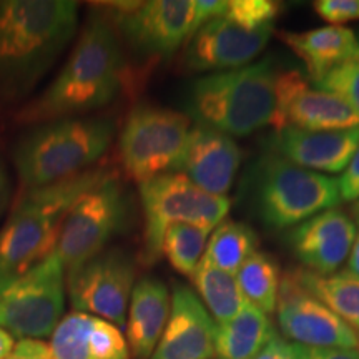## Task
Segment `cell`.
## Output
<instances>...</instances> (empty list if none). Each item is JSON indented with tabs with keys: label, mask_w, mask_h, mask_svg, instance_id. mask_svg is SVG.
<instances>
[{
	"label": "cell",
	"mask_w": 359,
	"mask_h": 359,
	"mask_svg": "<svg viewBox=\"0 0 359 359\" xmlns=\"http://www.w3.org/2000/svg\"><path fill=\"white\" fill-rule=\"evenodd\" d=\"M273 25L250 29L228 15L205 24L188 40L183 64L195 72H224L250 65L271 37Z\"/></svg>",
	"instance_id": "14"
},
{
	"label": "cell",
	"mask_w": 359,
	"mask_h": 359,
	"mask_svg": "<svg viewBox=\"0 0 359 359\" xmlns=\"http://www.w3.org/2000/svg\"><path fill=\"white\" fill-rule=\"evenodd\" d=\"M228 2L223 0H193V34L195 35L205 24L226 13Z\"/></svg>",
	"instance_id": "32"
},
{
	"label": "cell",
	"mask_w": 359,
	"mask_h": 359,
	"mask_svg": "<svg viewBox=\"0 0 359 359\" xmlns=\"http://www.w3.org/2000/svg\"><path fill=\"white\" fill-rule=\"evenodd\" d=\"M13 346H15V341L13 336L8 331L0 327V359H6L8 354L12 353Z\"/></svg>",
	"instance_id": "38"
},
{
	"label": "cell",
	"mask_w": 359,
	"mask_h": 359,
	"mask_svg": "<svg viewBox=\"0 0 359 359\" xmlns=\"http://www.w3.org/2000/svg\"><path fill=\"white\" fill-rule=\"evenodd\" d=\"M358 212H359V205H358Z\"/></svg>",
	"instance_id": "40"
},
{
	"label": "cell",
	"mask_w": 359,
	"mask_h": 359,
	"mask_svg": "<svg viewBox=\"0 0 359 359\" xmlns=\"http://www.w3.org/2000/svg\"><path fill=\"white\" fill-rule=\"evenodd\" d=\"M245 299L263 313H273L276 309L280 293V268L271 255L255 251L236 273Z\"/></svg>",
	"instance_id": "27"
},
{
	"label": "cell",
	"mask_w": 359,
	"mask_h": 359,
	"mask_svg": "<svg viewBox=\"0 0 359 359\" xmlns=\"http://www.w3.org/2000/svg\"><path fill=\"white\" fill-rule=\"evenodd\" d=\"M241 150L230 135L195 125L188 135L180 173L217 196H226L235 182Z\"/></svg>",
	"instance_id": "19"
},
{
	"label": "cell",
	"mask_w": 359,
	"mask_h": 359,
	"mask_svg": "<svg viewBox=\"0 0 359 359\" xmlns=\"http://www.w3.org/2000/svg\"><path fill=\"white\" fill-rule=\"evenodd\" d=\"M145 215L143 259L154 264L163 255V236L170 224L188 223L215 230L230 212L231 200L205 191L183 173H167L140 183Z\"/></svg>",
	"instance_id": "7"
},
{
	"label": "cell",
	"mask_w": 359,
	"mask_h": 359,
	"mask_svg": "<svg viewBox=\"0 0 359 359\" xmlns=\"http://www.w3.org/2000/svg\"><path fill=\"white\" fill-rule=\"evenodd\" d=\"M281 70L273 58L241 69L215 72L193 82L188 111L196 125L230 137H246L273 125L278 115Z\"/></svg>",
	"instance_id": "4"
},
{
	"label": "cell",
	"mask_w": 359,
	"mask_h": 359,
	"mask_svg": "<svg viewBox=\"0 0 359 359\" xmlns=\"http://www.w3.org/2000/svg\"><path fill=\"white\" fill-rule=\"evenodd\" d=\"M6 359H53L50 346L40 339H20Z\"/></svg>",
	"instance_id": "34"
},
{
	"label": "cell",
	"mask_w": 359,
	"mask_h": 359,
	"mask_svg": "<svg viewBox=\"0 0 359 359\" xmlns=\"http://www.w3.org/2000/svg\"><path fill=\"white\" fill-rule=\"evenodd\" d=\"M116 27L135 50L170 57L193 34V0L116 4Z\"/></svg>",
	"instance_id": "13"
},
{
	"label": "cell",
	"mask_w": 359,
	"mask_h": 359,
	"mask_svg": "<svg viewBox=\"0 0 359 359\" xmlns=\"http://www.w3.org/2000/svg\"><path fill=\"white\" fill-rule=\"evenodd\" d=\"M293 275L346 325L359 330V276L349 271L320 275L309 269H296Z\"/></svg>",
	"instance_id": "24"
},
{
	"label": "cell",
	"mask_w": 359,
	"mask_h": 359,
	"mask_svg": "<svg viewBox=\"0 0 359 359\" xmlns=\"http://www.w3.org/2000/svg\"><path fill=\"white\" fill-rule=\"evenodd\" d=\"M191 281L210 314H213L217 320V325L233 320L248 303L241 293L236 276L212 264L200 262L198 268L191 275Z\"/></svg>",
	"instance_id": "26"
},
{
	"label": "cell",
	"mask_w": 359,
	"mask_h": 359,
	"mask_svg": "<svg viewBox=\"0 0 359 359\" xmlns=\"http://www.w3.org/2000/svg\"><path fill=\"white\" fill-rule=\"evenodd\" d=\"M341 200L354 201L359 198V147L349 160L348 167L338 178Z\"/></svg>",
	"instance_id": "33"
},
{
	"label": "cell",
	"mask_w": 359,
	"mask_h": 359,
	"mask_svg": "<svg viewBox=\"0 0 359 359\" xmlns=\"http://www.w3.org/2000/svg\"><path fill=\"white\" fill-rule=\"evenodd\" d=\"M111 173L109 168H90L53 185L27 190L0 228V283L52 255L72 206Z\"/></svg>",
	"instance_id": "3"
},
{
	"label": "cell",
	"mask_w": 359,
	"mask_h": 359,
	"mask_svg": "<svg viewBox=\"0 0 359 359\" xmlns=\"http://www.w3.org/2000/svg\"><path fill=\"white\" fill-rule=\"evenodd\" d=\"M172 298L163 281L142 278L133 286L128 304L127 344L135 359H150L167 326Z\"/></svg>",
	"instance_id": "21"
},
{
	"label": "cell",
	"mask_w": 359,
	"mask_h": 359,
	"mask_svg": "<svg viewBox=\"0 0 359 359\" xmlns=\"http://www.w3.org/2000/svg\"><path fill=\"white\" fill-rule=\"evenodd\" d=\"M217 331L218 325L198 296L177 285L167 326L150 359H213Z\"/></svg>",
	"instance_id": "16"
},
{
	"label": "cell",
	"mask_w": 359,
	"mask_h": 359,
	"mask_svg": "<svg viewBox=\"0 0 359 359\" xmlns=\"http://www.w3.org/2000/svg\"><path fill=\"white\" fill-rule=\"evenodd\" d=\"M273 151L311 172H344L359 147V127L344 130H303L285 127L269 138Z\"/></svg>",
	"instance_id": "18"
},
{
	"label": "cell",
	"mask_w": 359,
	"mask_h": 359,
	"mask_svg": "<svg viewBox=\"0 0 359 359\" xmlns=\"http://www.w3.org/2000/svg\"><path fill=\"white\" fill-rule=\"evenodd\" d=\"M8 196H11V180H8L6 163L0 156V217H2L4 210L8 203Z\"/></svg>",
	"instance_id": "37"
},
{
	"label": "cell",
	"mask_w": 359,
	"mask_h": 359,
	"mask_svg": "<svg viewBox=\"0 0 359 359\" xmlns=\"http://www.w3.org/2000/svg\"><path fill=\"white\" fill-rule=\"evenodd\" d=\"M258 248V236L246 223L224 219L215 228L201 262L235 275Z\"/></svg>",
	"instance_id": "25"
},
{
	"label": "cell",
	"mask_w": 359,
	"mask_h": 359,
	"mask_svg": "<svg viewBox=\"0 0 359 359\" xmlns=\"http://www.w3.org/2000/svg\"><path fill=\"white\" fill-rule=\"evenodd\" d=\"M257 359H299V358H298V353H296L294 344H291L286 339L276 336V338L269 341L266 348L258 354Z\"/></svg>",
	"instance_id": "36"
},
{
	"label": "cell",
	"mask_w": 359,
	"mask_h": 359,
	"mask_svg": "<svg viewBox=\"0 0 359 359\" xmlns=\"http://www.w3.org/2000/svg\"><path fill=\"white\" fill-rule=\"evenodd\" d=\"M348 268H349V273H353V275L359 276V231L356 233V238H354L351 253H349Z\"/></svg>",
	"instance_id": "39"
},
{
	"label": "cell",
	"mask_w": 359,
	"mask_h": 359,
	"mask_svg": "<svg viewBox=\"0 0 359 359\" xmlns=\"http://www.w3.org/2000/svg\"><path fill=\"white\" fill-rule=\"evenodd\" d=\"M344 130L359 127V114L343 98L308 87L298 70H281L275 128Z\"/></svg>",
	"instance_id": "15"
},
{
	"label": "cell",
	"mask_w": 359,
	"mask_h": 359,
	"mask_svg": "<svg viewBox=\"0 0 359 359\" xmlns=\"http://www.w3.org/2000/svg\"><path fill=\"white\" fill-rule=\"evenodd\" d=\"M316 85L346 100L359 114V48L351 58L327 72Z\"/></svg>",
	"instance_id": "29"
},
{
	"label": "cell",
	"mask_w": 359,
	"mask_h": 359,
	"mask_svg": "<svg viewBox=\"0 0 359 359\" xmlns=\"http://www.w3.org/2000/svg\"><path fill=\"white\" fill-rule=\"evenodd\" d=\"M190 118L177 110L142 105L128 115L120 133V160L138 183L180 170L190 135Z\"/></svg>",
	"instance_id": "9"
},
{
	"label": "cell",
	"mask_w": 359,
	"mask_h": 359,
	"mask_svg": "<svg viewBox=\"0 0 359 359\" xmlns=\"http://www.w3.org/2000/svg\"><path fill=\"white\" fill-rule=\"evenodd\" d=\"M75 0H0V88L24 92L77 32Z\"/></svg>",
	"instance_id": "2"
},
{
	"label": "cell",
	"mask_w": 359,
	"mask_h": 359,
	"mask_svg": "<svg viewBox=\"0 0 359 359\" xmlns=\"http://www.w3.org/2000/svg\"><path fill=\"white\" fill-rule=\"evenodd\" d=\"M48 346L53 359H130L127 338L118 326L79 311L62 318Z\"/></svg>",
	"instance_id": "20"
},
{
	"label": "cell",
	"mask_w": 359,
	"mask_h": 359,
	"mask_svg": "<svg viewBox=\"0 0 359 359\" xmlns=\"http://www.w3.org/2000/svg\"><path fill=\"white\" fill-rule=\"evenodd\" d=\"M65 276L53 250L35 266L0 283V327L20 339L52 336L64 318Z\"/></svg>",
	"instance_id": "8"
},
{
	"label": "cell",
	"mask_w": 359,
	"mask_h": 359,
	"mask_svg": "<svg viewBox=\"0 0 359 359\" xmlns=\"http://www.w3.org/2000/svg\"><path fill=\"white\" fill-rule=\"evenodd\" d=\"M114 125L103 118H62L40 125L15 148V168L25 190L53 185L87 172L107 154Z\"/></svg>",
	"instance_id": "5"
},
{
	"label": "cell",
	"mask_w": 359,
	"mask_h": 359,
	"mask_svg": "<svg viewBox=\"0 0 359 359\" xmlns=\"http://www.w3.org/2000/svg\"><path fill=\"white\" fill-rule=\"evenodd\" d=\"M65 286L74 311L92 314L122 327L127 323L135 286V263L122 250H103L67 269Z\"/></svg>",
	"instance_id": "11"
},
{
	"label": "cell",
	"mask_w": 359,
	"mask_h": 359,
	"mask_svg": "<svg viewBox=\"0 0 359 359\" xmlns=\"http://www.w3.org/2000/svg\"><path fill=\"white\" fill-rule=\"evenodd\" d=\"M318 15L331 25L359 19V0H320L314 2Z\"/></svg>",
	"instance_id": "31"
},
{
	"label": "cell",
	"mask_w": 359,
	"mask_h": 359,
	"mask_svg": "<svg viewBox=\"0 0 359 359\" xmlns=\"http://www.w3.org/2000/svg\"><path fill=\"white\" fill-rule=\"evenodd\" d=\"M280 39L302 58L314 83L351 58L359 48L354 30L339 25H327L308 32H281Z\"/></svg>",
	"instance_id": "22"
},
{
	"label": "cell",
	"mask_w": 359,
	"mask_h": 359,
	"mask_svg": "<svg viewBox=\"0 0 359 359\" xmlns=\"http://www.w3.org/2000/svg\"><path fill=\"white\" fill-rule=\"evenodd\" d=\"M212 230L188 223L170 224L163 236V255L182 275L190 276L203 258Z\"/></svg>",
	"instance_id": "28"
},
{
	"label": "cell",
	"mask_w": 359,
	"mask_h": 359,
	"mask_svg": "<svg viewBox=\"0 0 359 359\" xmlns=\"http://www.w3.org/2000/svg\"><path fill=\"white\" fill-rule=\"evenodd\" d=\"M276 336L268 314L246 303L233 320L218 325L215 341L217 359H257Z\"/></svg>",
	"instance_id": "23"
},
{
	"label": "cell",
	"mask_w": 359,
	"mask_h": 359,
	"mask_svg": "<svg viewBox=\"0 0 359 359\" xmlns=\"http://www.w3.org/2000/svg\"><path fill=\"white\" fill-rule=\"evenodd\" d=\"M356 233V224L343 210L330 208L298 224L290 233V245L309 271L333 275L351 253Z\"/></svg>",
	"instance_id": "17"
},
{
	"label": "cell",
	"mask_w": 359,
	"mask_h": 359,
	"mask_svg": "<svg viewBox=\"0 0 359 359\" xmlns=\"http://www.w3.org/2000/svg\"><path fill=\"white\" fill-rule=\"evenodd\" d=\"M280 7L273 0H231L224 15L250 29H262L275 25Z\"/></svg>",
	"instance_id": "30"
},
{
	"label": "cell",
	"mask_w": 359,
	"mask_h": 359,
	"mask_svg": "<svg viewBox=\"0 0 359 359\" xmlns=\"http://www.w3.org/2000/svg\"><path fill=\"white\" fill-rule=\"evenodd\" d=\"M251 200L264 226L285 230L339 205L338 180L291 163L275 151L251 170Z\"/></svg>",
	"instance_id": "6"
},
{
	"label": "cell",
	"mask_w": 359,
	"mask_h": 359,
	"mask_svg": "<svg viewBox=\"0 0 359 359\" xmlns=\"http://www.w3.org/2000/svg\"><path fill=\"white\" fill-rule=\"evenodd\" d=\"M299 359H359V349L349 348H309L294 344Z\"/></svg>",
	"instance_id": "35"
},
{
	"label": "cell",
	"mask_w": 359,
	"mask_h": 359,
	"mask_svg": "<svg viewBox=\"0 0 359 359\" xmlns=\"http://www.w3.org/2000/svg\"><path fill=\"white\" fill-rule=\"evenodd\" d=\"M276 313L281 333L302 346L359 348L356 331L309 293L293 271L281 278Z\"/></svg>",
	"instance_id": "12"
},
{
	"label": "cell",
	"mask_w": 359,
	"mask_h": 359,
	"mask_svg": "<svg viewBox=\"0 0 359 359\" xmlns=\"http://www.w3.org/2000/svg\"><path fill=\"white\" fill-rule=\"evenodd\" d=\"M127 213V196L115 173L80 196L62 224L55 246L65 269L102 253L123 228Z\"/></svg>",
	"instance_id": "10"
},
{
	"label": "cell",
	"mask_w": 359,
	"mask_h": 359,
	"mask_svg": "<svg viewBox=\"0 0 359 359\" xmlns=\"http://www.w3.org/2000/svg\"><path fill=\"white\" fill-rule=\"evenodd\" d=\"M123 53L109 22L90 19L48 88L19 114L24 123L77 118L109 105L123 80Z\"/></svg>",
	"instance_id": "1"
}]
</instances>
